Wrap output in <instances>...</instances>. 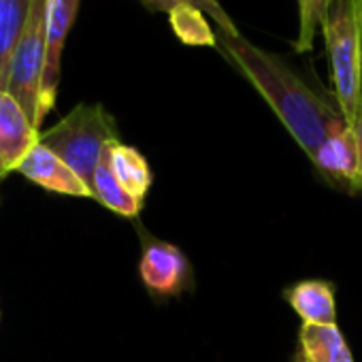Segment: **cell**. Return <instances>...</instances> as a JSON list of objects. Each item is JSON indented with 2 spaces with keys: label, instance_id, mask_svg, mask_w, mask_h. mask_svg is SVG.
<instances>
[{
  "label": "cell",
  "instance_id": "1",
  "mask_svg": "<svg viewBox=\"0 0 362 362\" xmlns=\"http://www.w3.org/2000/svg\"><path fill=\"white\" fill-rule=\"evenodd\" d=\"M218 49L269 103L309 158L317 153L334 128L345 124L343 115L317 96L281 58L260 49L241 33H218Z\"/></svg>",
  "mask_w": 362,
  "mask_h": 362
},
{
  "label": "cell",
  "instance_id": "2",
  "mask_svg": "<svg viewBox=\"0 0 362 362\" xmlns=\"http://www.w3.org/2000/svg\"><path fill=\"white\" fill-rule=\"evenodd\" d=\"M115 141H119L115 119L98 103L77 105L56 126L39 134V143L62 158L90 190L98 162Z\"/></svg>",
  "mask_w": 362,
  "mask_h": 362
},
{
  "label": "cell",
  "instance_id": "3",
  "mask_svg": "<svg viewBox=\"0 0 362 362\" xmlns=\"http://www.w3.org/2000/svg\"><path fill=\"white\" fill-rule=\"evenodd\" d=\"M339 113L351 126L362 115V35L358 0H334L322 26Z\"/></svg>",
  "mask_w": 362,
  "mask_h": 362
},
{
  "label": "cell",
  "instance_id": "4",
  "mask_svg": "<svg viewBox=\"0 0 362 362\" xmlns=\"http://www.w3.org/2000/svg\"><path fill=\"white\" fill-rule=\"evenodd\" d=\"M45 35H47V0H35L28 24L11 60L7 92L20 103L28 119L41 130L39 105L41 81L45 71Z\"/></svg>",
  "mask_w": 362,
  "mask_h": 362
},
{
  "label": "cell",
  "instance_id": "5",
  "mask_svg": "<svg viewBox=\"0 0 362 362\" xmlns=\"http://www.w3.org/2000/svg\"><path fill=\"white\" fill-rule=\"evenodd\" d=\"M79 0H47V35H45V71L41 81V122L54 109L60 86V62L66 37L75 22Z\"/></svg>",
  "mask_w": 362,
  "mask_h": 362
},
{
  "label": "cell",
  "instance_id": "6",
  "mask_svg": "<svg viewBox=\"0 0 362 362\" xmlns=\"http://www.w3.org/2000/svg\"><path fill=\"white\" fill-rule=\"evenodd\" d=\"M18 173L49 192L94 199L92 190L83 184V179L43 143H37L28 151V156L20 162Z\"/></svg>",
  "mask_w": 362,
  "mask_h": 362
},
{
  "label": "cell",
  "instance_id": "7",
  "mask_svg": "<svg viewBox=\"0 0 362 362\" xmlns=\"http://www.w3.org/2000/svg\"><path fill=\"white\" fill-rule=\"evenodd\" d=\"M139 273L156 294H179L188 284L190 264L179 247L164 241H149L143 250Z\"/></svg>",
  "mask_w": 362,
  "mask_h": 362
},
{
  "label": "cell",
  "instance_id": "8",
  "mask_svg": "<svg viewBox=\"0 0 362 362\" xmlns=\"http://www.w3.org/2000/svg\"><path fill=\"white\" fill-rule=\"evenodd\" d=\"M39 134L20 103L9 92H0V170L18 173L20 162L39 143Z\"/></svg>",
  "mask_w": 362,
  "mask_h": 362
},
{
  "label": "cell",
  "instance_id": "9",
  "mask_svg": "<svg viewBox=\"0 0 362 362\" xmlns=\"http://www.w3.org/2000/svg\"><path fill=\"white\" fill-rule=\"evenodd\" d=\"M311 160L328 179L349 190H360V160L351 126L334 128Z\"/></svg>",
  "mask_w": 362,
  "mask_h": 362
},
{
  "label": "cell",
  "instance_id": "10",
  "mask_svg": "<svg viewBox=\"0 0 362 362\" xmlns=\"http://www.w3.org/2000/svg\"><path fill=\"white\" fill-rule=\"evenodd\" d=\"M292 362H354V356L337 324H303Z\"/></svg>",
  "mask_w": 362,
  "mask_h": 362
},
{
  "label": "cell",
  "instance_id": "11",
  "mask_svg": "<svg viewBox=\"0 0 362 362\" xmlns=\"http://www.w3.org/2000/svg\"><path fill=\"white\" fill-rule=\"evenodd\" d=\"M288 305L300 315L303 324H337L334 288L322 279H307L286 290Z\"/></svg>",
  "mask_w": 362,
  "mask_h": 362
},
{
  "label": "cell",
  "instance_id": "12",
  "mask_svg": "<svg viewBox=\"0 0 362 362\" xmlns=\"http://www.w3.org/2000/svg\"><path fill=\"white\" fill-rule=\"evenodd\" d=\"M35 0H0V92H7L11 60L28 24Z\"/></svg>",
  "mask_w": 362,
  "mask_h": 362
},
{
  "label": "cell",
  "instance_id": "13",
  "mask_svg": "<svg viewBox=\"0 0 362 362\" xmlns=\"http://www.w3.org/2000/svg\"><path fill=\"white\" fill-rule=\"evenodd\" d=\"M117 143V141H115ZM113 145V143H111ZM109 145V147H111ZM109 147L103 156V160L98 162L96 170H94V181H92V192H94V199L105 205L107 209H111L113 214H119L124 218H134L141 207H143V201L134 199L122 184L119 179L115 177L113 168H111V162H109Z\"/></svg>",
  "mask_w": 362,
  "mask_h": 362
},
{
  "label": "cell",
  "instance_id": "14",
  "mask_svg": "<svg viewBox=\"0 0 362 362\" xmlns=\"http://www.w3.org/2000/svg\"><path fill=\"white\" fill-rule=\"evenodd\" d=\"M109 162L115 177L119 179V184L134 199L143 201L147 190L151 188V170L147 160L141 156V151L117 141L109 147Z\"/></svg>",
  "mask_w": 362,
  "mask_h": 362
},
{
  "label": "cell",
  "instance_id": "15",
  "mask_svg": "<svg viewBox=\"0 0 362 362\" xmlns=\"http://www.w3.org/2000/svg\"><path fill=\"white\" fill-rule=\"evenodd\" d=\"M170 28L177 39L192 47H218V35L207 22V16L194 7H177L168 13Z\"/></svg>",
  "mask_w": 362,
  "mask_h": 362
},
{
  "label": "cell",
  "instance_id": "16",
  "mask_svg": "<svg viewBox=\"0 0 362 362\" xmlns=\"http://www.w3.org/2000/svg\"><path fill=\"white\" fill-rule=\"evenodd\" d=\"M298 3V33L294 39V49L307 54L313 49L317 30L326 24L334 0H296Z\"/></svg>",
  "mask_w": 362,
  "mask_h": 362
},
{
  "label": "cell",
  "instance_id": "17",
  "mask_svg": "<svg viewBox=\"0 0 362 362\" xmlns=\"http://www.w3.org/2000/svg\"><path fill=\"white\" fill-rule=\"evenodd\" d=\"M141 3L156 11V13H170L173 9L177 7H194L199 11H203L216 26L220 33H226V35H239L235 22L230 20V16L226 13V9L218 3V0H141Z\"/></svg>",
  "mask_w": 362,
  "mask_h": 362
},
{
  "label": "cell",
  "instance_id": "18",
  "mask_svg": "<svg viewBox=\"0 0 362 362\" xmlns=\"http://www.w3.org/2000/svg\"><path fill=\"white\" fill-rule=\"evenodd\" d=\"M354 136H356V145H358V160H360V175H362V115L351 124Z\"/></svg>",
  "mask_w": 362,
  "mask_h": 362
},
{
  "label": "cell",
  "instance_id": "19",
  "mask_svg": "<svg viewBox=\"0 0 362 362\" xmlns=\"http://www.w3.org/2000/svg\"><path fill=\"white\" fill-rule=\"evenodd\" d=\"M358 5H360V35H362V0H358Z\"/></svg>",
  "mask_w": 362,
  "mask_h": 362
},
{
  "label": "cell",
  "instance_id": "20",
  "mask_svg": "<svg viewBox=\"0 0 362 362\" xmlns=\"http://www.w3.org/2000/svg\"><path fill=\"white\" fill-rule=\"evenodd\" d=\"M3 177H7V175H5V173H3V170H0V179H3Z\"/></svg>",
  "mask_w": 362,
  "mask_h": 362
},
{
  "label": "cell",
  "instance_id": "21",
  "mask_svg": "<svg viewBox=\"0 0 362 362\" xmlns=\"http://www.w3.org/2000/svg\"><path fill=\"white\" fill-rule=\"evenodd\" d=\"M360 190H362V175H360Z\"/></svg>",
  "mask_w": 362,
  "mask_h": 362
}]
</instances>
